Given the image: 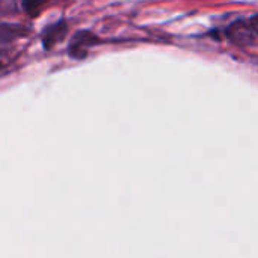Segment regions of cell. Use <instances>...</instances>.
<instances>
[{
	"instance_id": "cell-1",
	"label": "cell",
	"mask_w": 258,
	"mask_h": 258,
	"mask_svg": "<svg viewBox=\"0 0 258 258\" xmlns=\"http://www.w3.org/2000/svg\"><path fill=\"white\" fill-rule=\"evenodd\" d=\"M227 36L236 42V44H242V45H249L255 42V35L252 32V29L249 27L248 20L243 21H236L233 23L228 29H227Z\"/></svg>"
},
{
	"instance_id": "cell-2",
	"label": "cell",
	"mask_w": 258,
	"mask_h": 258,
	"mask_svg": "<svg viewBox=\"0 0 258 258\" xmlns=\"http://www.w3.org/2000/svg\"><path fill=\"white\" fill-rule=\"evenodd\" d=\"M95 42V36L88 32H80L74 36L73 44L70 45V53L74 57H83L86 56L88 48Z\"/></svg>"
},
{
	"instance_id": "cell-3",
	"label": "cell",
	"mask_w": 258,
	"mask_h": 258,
	"mask_svg": "<svg viewBox=\"0 0 258 258\" xmlns=\"http://www.w3.org/2000/svg\"><path fill=\"white\" fill-rule=\"evenodd\" d=\"M248 23H249V27L252 29L255 38H258V14L257 15H254V17H251V18L248 20Z\"/></svg>"
}]
</instances>
